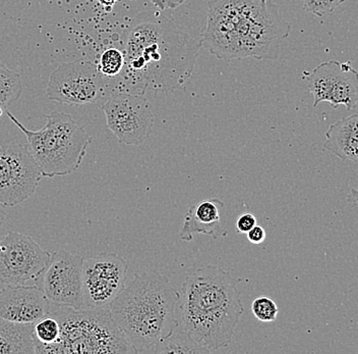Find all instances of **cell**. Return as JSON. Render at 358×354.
Wrapping results in <instances>:
<instances>
[{
    "label": "cell",
    "mask_w": 358,
    "mask_h": 354,
    "mask_svg": "<svg viewBox=\"0 0 358 354\" xmlns=\"http://www.w3.org/2000/svg\"><path fill=\"white\" fill-rule=\"evenodd\" d=\"M201 47V40L160 13H138L123 33L125 66L118 92L145 95L180 89L192 77Z\"/></svg>",
    "instance_id": "6da1fadb"
},
{
    "label": "cell",
    "mask_w": 358,
    "mask_h": 354,
    "mask_svg": "<svg viewBox=\"0 0 358 354\" xmlns=\"http://www.w3.org/2000/svg\"><path fill=\"white\" fill-rule=\"evenodd\" d=\"M201 39L219 60H276L291 27L278 6L262 0H211Z\"/></svg>",
    "instance_id": "7a4b0ae2"
},
{
    "label": "cell",
    "mask_w": 358,
    "mask_h": 354,
    "mask_svg": "<svg viewBox=\"0 0 358 354\" xmlns=\"http://www.w3.org/2000/svg\"><path fill=\"white\" fill-rule=\"evenodd\" d=\"M241 280L214 266L187 275L178 291L183 331L206 353L229 346L243 313Z\"/></svg>",
    "instance_id": "3957f363"
},
{
    "label": "cell",
    "mask_w": 358,
    "mask_h": 354,
    "mask_svg": "<svg viewBox=\"0 0 358 354\" xmlns=\"http://www.w3.org/2000/svg\"><path fill=\"white\" fill-rule=\"evenodd\" d=\"M178 291L156 271L136 274L112 301L109 311L136 353H153L178 329Z\"/></svg>",
    "instance_id": "277c9868"
},
{
    "label": "cell",
    "mask_w": 358,
    "mask_h": 354,
    "mask_svg": "<svg viewBox=\"0 0 358 354\" xmlns=\"http://www.w3.org/2000/svg\"><path fill=\"white\" fill-rule=\"evenodd\" d=\"M6 114L26 135L27 145L42 177L67 176L80 169L92 137L71 114L51 111L45 114L47 118L45 126L32 131L24 127L10 111Z\"/></svg>",
    "instance_id": "5b68a950"
},
{
    "label": "cell",
    "mask_w": 358,
    "mask_h": 354,
    "mask_svg": "<svg viewBox=\"0 0 358 354\" xmlns=\"http://www.w3.org/2000/svg\"><path fill=\"white\" fill-rule=\"evenodd\" d=\"M60 337L48 354L136 353L112 320L109 308H64L51 304Z\"/></svg>",
    "instance_id": "8992f818"
},
{
    "label": "cell",
    "mask_w": 358,
    "mask_h": 354,
    "mask_svg": "<svg viewBox=\"0 0 358 354\" xmlns=\"http://www.w3.org/2000/svg\"><path fill=\"white\" fill-rule=\"evenodd\" d=\"M43 178L28 145L0 140V203L15 206L30 198Z\"/></svg>",
    "instance_id": "52a82bcc"
},
{
    "label": "cell",
    "mask_w": 358,
    "mask_h": 354,
    "mask_svg": "<svg viewBox=\"0 0 358 354\" xmlns=\"http://www.w3.org/2000/svg\"><path fill=\"white\" fill-rule=\"evenodd\" d=\"M106 89L97 64L90 60L64 62L51 73L46 95L52 102L69 105L99 102Z\"/></svg>",
    "instance_id": "ba28073f"
},
{
    "label": "cell",
    "mask_w": 358,
    "mask_h": 354,
    "mask_svg": "<svg viewBox=\"0 0 358 354\" xmlns=\"http://www.w3.org/2000/svg\"><path fill=\"white\" fill-rule=\"evenodd\" d=\"M102 109L107 128L122 144L138 147L151 135L155 114L144 95L117 92L106 100Z\"/></svg>",
    "instance_id": "9c48e42d"
},
{
    "label": "cell",
    "mask_w": 358,
    "mask_h": 354,
    "mask_svg": "<svg viewBox=\"0 0 358 354\" xmlns=\"http://www.w3.org/2000/svg\"><path fill=\"white\" fill-rule=\"evenodd\" d=\"M51 253L32 237L8 232L0 240V282L6 285H36Z\"/></svg>",
    "instance_id": "30bf717a"
},
{
    "label": "cell",
    "mask_w": 358,
    "mask_h": 354,
    "mask_svg": "<svg viewBox=\"0 0 358 354\" xmlns=\"http://www.w3.org/2000/svg\"><path fill=\"white\" fill-rule=\"evenodd\" d=\"M302 79L306 81L308 90L313 95V107L328 102L333 109L344 105L347 111L357 109L358 102V72L351 62L327 60L312 72L304 71Z\"/></svg>",
    "instance_id": "8fae6325"
},
{
    "label": "cell",
    "mask_w": 358,
    "mask_h": 354,
    "mask_svg": "<svg viewBox=\"0 0 358 354\" xmlns=\"http://www.w3.org/2000/svg\"><path fill=\"white\" fill-rule=\"evenodd\" d=\"M127 261L116 253H100L84 259V308H109L127 284Z\"/></svg>",
    "instance_id": "7c38bea8"
},
{
    "label": "cell",
    "mask_w": 358,
    "mask_h": 354,
    "mask_svg": "<svg viewBox=\"0 0 358 354\" xmlns=\"http://www.w3.org/2000/svg\"><path fill=\"white\" fill-rule=\"evenodd\" d=\"M83 264L84 259L80 255L58 250L51 254L36 286L43 291L53 306L84 308Z\"/></svg>",
    "instance_id": "4fadbf2b"
},
{
    "label": "cell",
    "mask_w": 358,
    "mask_h": 354,
    "mask_svg": "<svg viewBox=\"0 0 358 354\" xmlns=\"http://www.w3.org/2000/svg\"><path fill=\"white\" fill-rule=\"evenodd\" d=\"M51 304L36 285L0 289V318L17 324H34L49 315Z\"/></svg>",
    "instance_id": "5bb4252c"
},
{
    "label": "cell",
    "mask_w": 358,
    "mask_h": 354,
    "mask_svg": "<svg viewBox=\"0 0 358 354\" xmlns=\"http://www.w3.org/2000/svg\"><path fill=\"white\" fill-rule=\"evenodd\" d=\"M221 206L224 203L218 198L203 200L192 206L179 234L181 240L192 241L196 234L208 235L215 240L227 236V230L221 224Z\"/></svg>",
    "instance_id": "9a60e30c"
},
{
    "label": "cell",
    "mask_w": 358,
    "mask_h": 354,
    "mask_svg": "<svg viewBox=\"0 0 358 354\" xmlns=\"http://www.w3.org/2000/svg\"><path fill=\"white\" fill-rule=\"evenodd\" d=\"M324 149L342 161H358V114L340 118L329 127Z\"/></svg>",
    "instance_id": "2e32d148"
},
{
    "label": "cell",
    "mask_w": 358,
    "mask_h": 354,
    "mask_svg": "<svg viewBox=\"0 0 358 354\" xmlns=\"http://www.w3.org/2000/svg\"><path fill=\"white\" fill-rule=\"evenodd\" d=\"M32 353L33 324H17L0 318V354Z\"/></svg>",
    "instance_id": "e0dca14e"
},
{
    "label": "cell",
    "mask_w": 358,
    "mask_h": 354,
    "mask_svg": "<svg viewBox=\"0 0 358 354\" xmlns=\"http://www.w3.org/2000/svg\"><path fill=\"white\" fill-rule=\"evenodd\" d=\"M60 337V325L55 315H50L33 324V339L35 353H49Z\"/></svg>",
    "instance_id": "ac0fdd59"
},
{
    "label": "cell",
    "mask_w": 358,
    "mask_h": 354,
    "mask_svg": "<svg viewBox=\"0 0 358 354\" xmlns=\"http://www.w3.org/2000/svg\"><path fill=\"white\" fill-rule=\"evenodd\" d=\"M22 82L17 72L0 62V118L6 109L21 97Z\"/></svg>",
    "instance_id": "d6986e66"
},
{
    "label": "cell",
    "mask_w": 358,
    "mask_h": 354,
    "mask_svg": "<svg viewBox=\"0 0 358 354\" xmlns=\"http://www.w3.org/2000/svg\"><path fill=\"white\" fill-rule=\"evenodd\" d=\"M153 353H206L185 331H174L156 347Z\"/></svg>",
    "instance_id": "ffe728a7"
},
{
    "label": "cell",
    "mask_w": 358,
    "mask_h": 354,
    "mask_svg": "<svg viewBox=\"0 0 358 354\" xmlns=\"http://www.w3.org/2000/svg\"><path fill=\"white\" fill-rule=\"evenodd\" d=\"M125 66L124 53L120 49L115 47L105 49L101 53L99 62H98V69L103 77L114 79L120 77Z\"/></svg>",
    "instance_id": "44dd1931"
},
{
    "label": "cell",
    "mask_w": 358,
    "mask_h": 354,
    "mask_svg": "<svg viewBox=\"0 0 358 354\" xmlns=\"http://www.w3.org/2000/svg\"><path fill=\"white\" fill-rule=\"evenodd\" d=\"M252 311L259 322H272L278 317L279 308L272 298L262 295L252 301Z\"/></svg>",
    "instance_id": "7402d4cb"
},
{
    "label": "cell",
    "mask_w": 358,
    "mask_h": 354,
    "mask_svg": "<svg viewBox=\"0 0 358 354\" xmlns=\"http://www.w3.org/2000/svg\"><path fill=\"white\" fill-rule=\"evenodd\" d=\"M346 0H303V10L315 17L323 18L334 13Z\"/></svg>",
    "instance_id": "603a6c76"
},
{
    "label": "cell",
    "mask_w": 358,
    "mask_h": 354,
    "mask_svg": "<svg viewBox=\"0 0 358 354\" xmlns=\"http://www.w3.org/2000/svg\"><path fill=\"white\" fill-rule=\"evenodd\" d=\"M256 225V217L250 214V212H245V214H241L238 219H237L235 230L239 234H246L248 231L252 230Z\"/></svg>",
    "instance_id": "cb8c5ba5"
},
{
    "label": "cell",
    "mask_w": 358,
    "mask_h": 354,
    "mask_svg": "<svg viewBox=\"0 0 358 354\" xmlns=\"http://www.w3.org/2000/svg\"><path fill=\"white\" fill-rule=\"evenodd\" d=\"M248 236V240L252 244H261L265 241L266 239V231L265 229L261 227V226L256 225L252 230L248 231L246 233Z\"/></svg>",
    "instance_id": "d4e9b609"
},
{
    "label": "cell",
    "mask_w": 358,
    "mask_h": 354,
    "mask_svg": "<svg viewBox=\"0 0 358 354\" xmlns=\"http://www.w3.org/2000/svg\"><path fill=\"white\" fill-rule=\"evenodd\" d=\"M160 11L174 10L183 4L185 0H150Z\"/></svg>",
    "instance_id": "484cf974"
},
{
    "label": "cell",
    "mask_w": 358,
    "mask_h": 354,
    "mask_svg": "<svg viewBox=\"0 0 358 354\" xmlns=\"http://www.w3.org/2000/svg\"><path fill=\"white\" fill-rule=\"evenodd\" d=\"M100 4H102L106 10H111L112 6L116 4V2L120 1V0H97Z\"/></svg>",
    "instance_id": "4316f807"
},
{
    "label": "cell",
    "mask_w": 358,
    "mask_h": 354,
    "mask_svg": "<svg viewBox=\"0 0 358 354\" xmlns=\"http://www.w3.org/2000/svg\"><path fill=\"white\" fill-rule=\"evenodd\" d=\"M6 216H8V215H6V210H4L3 205L0 203V228L2 227L4 222H6Z\"/></svg>",
    "instance_id": "83f0119b"
},
{
    "label": "cell",
    "mask_w": 358,
    "mask_h": 354,
    "mask_svg": "<svg viewBox=\"0 0 358 354\" xmlns=\"http://www.w3.org/2000/svg\"><path fill=\"white\" fill-rule=\"evenodd\" d=\"M351 198L355 201V205H358V189H352L350 192Z\"/></svg>",
    "instance_id": "f1b7e54d"
},
{
    "label": "cell",
    "mask_w": 358,
    "mask_h": 354,
    "mask_svg": "<svg viewBox=\"0 0 358 354\" xmlns=\"http://www.w3.org/2000/svg\"><path fill=\"white\" fill-rule=\"evenodd\" d=\"M262 1L266 2V1H268V0H262Z\"/></svg>",
    "instance_id": "f546056e"
}]
</instances>
